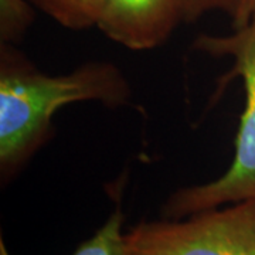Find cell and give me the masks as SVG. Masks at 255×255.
Returning a JSON list of instances; mask_svg holds the SVG:
<instances>
[{"instance_id":"cell-4","label":"cell","mask_w":255,"mask_h":255,"mask_svg":"<svg viewBox=\"0 0 255 255\" xmlns=\"http://www.w3.org/2000/svg\"><path fill=\"white\" fill-rule=\"evenodd\" d=\"M182 21V0H107L97 27L121 46L143 51L166 43Z\"/></svg>"},{"instance_id":"cell-9","label":"cell","mask_w":255,"mask_h":255,"mask_svg":"<svg viewBox=\"0 0 255 255\" xmlns=\"http://www.w3.org/2000/svg\"><path fill=\"white\" fill-rule=\"evenodd\" d=\"M31 1H33V3H34V4H36V0H31Z\"/></svg>"},{"instance_id":"cell-6","label":"cell","mask_w":255,"mask_h":255,"mask_svg":"<svg viewBox=\"0 0 255 255\" xmlns=\"http://www.w3.org/2000/svg\"><path fill=\"white\" fill-rule=\"evenodd\" d=\"M105 4L107 0H36L46 14L71 30L97 27Z\"/></svg>"},{"instance_id":"cell-5","label":"cell","mask_w":255,"mask_h":255,"mask_svg":"<svg viewBox=\"0 0 255 255\" xmlns=\"http://www.w3.org/2000/svg\"><path fill=\"white\" fill-rule=\"evenodd\" d=\"M124 210L118 200L110 219L91 238L82 241L73 255H125L127 233H124ZM0 255H10L3 238H0Z\"/></svg>"},{"instance_id":"cell-8","label":"cell","mask_w":255,"mask_h":255,"mask_svg":"<svg viewBox=\"0 0 255 255\" xmlns=\"http://www.w3.org/2000/svg\"><path fill=\"white\" fill-rule=\"evenodd\" d=\"M31 0H0V44L20 43L34 21Z\"/></svg>"},{"instance_id":"cell-7","label":"cell","mask_w":255,"mask_h":255,"mask_svg":"<svg viewBox=\"0 0 255 255\" xmlns=\"http://www.w3.org/2000/svg\"><path fill=\"white\" fill-rule=\"evenodd\" d=\"M183 21L194 23L210 11H223L233 28L246 26L255 13V0H182Z\"/></svg>"},{"instance_id":"cell-2","label":"cell","mask_w":255,"mask_h":255,"mask_svg":"<svg viewBox=\"0 0 255 255\" xmlns=\"http://www.w3.org/2000/svg\"><path fill=\"white\" fill-rule=\"evenodd\" d=\"M193 50L213 57L231 58L233 67L221 78L224 88L233 78L243 80L246 105L240 118L234 157L216 180L176 190L164 201L163 219H183L233 203L255 200V13L246 26L227 36L199 34Z\"/></svg>"},{"instance_id":"cell-3","label":"cell","mask_w":255,"mask_h":255,"mask_svg":"<svg viewBox=\"0 0 255 255\" xmlns=\"http://www.w3.org/2000/svg\"><path fill=\"white\" fill-rule=\"evenodd\" d=\"M125 240V255H255V200L140 221Z\"/></svg>"},{"instance_id":"cell-1","label":"cell","mask_w":255,"mask_h":255,"mask_svg":"<svg viewBox=\"0 0 255 255\" xmlns=\"http://www.w3.org/2000/svg\"><path fill=\"white\" fill-rule=\"evenodd\" d=\"M133 92L111 61H88L48 75L13 44H0V180L7 186L51 139L60 108L84 101L128 107Z\"/></svg>"}]
</instances>
